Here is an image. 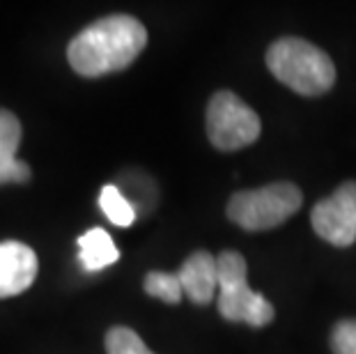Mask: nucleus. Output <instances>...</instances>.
<instances>
[{
	"label": "nucleus",
	"mask_w": 356,
	"mask_h": 354,
	"mask_svg": "<svg viewBox=\"0 0 356 354\" xmlns=\"http://www.w3.org/2000/svg\"><path fill=\"white\" fill-rule=\"evenodd\" d=\"M147 47V30L131 14H111L74 37L67 47L72 70L86 79L122 72Z\"/></svg>",
	"instance_id": "obj_1"
},
{
	"label": "nucleus",
	"mask_w": 356,
	"mask_h": 354,
	"mask_svg": "<svg viewBox=\"0 0 356 354\" xmlns=\"http://www.w3.org/2000/svg\"><path fill=\"white\" fill-rule=\"evenodd\" d=\"M267 67L294 92L320 97L336 83V67L322 49L299 37H283L267 51Z\"/></svg>",
	"instance_id": "obj_2"
},
{
	"label": "nucleus",
	"mask_w": 356,
	"mask_h": 354,
	"mask_svg": "<svg viewBox=\"0 0 356 354\" xmlns=\"http://www.w3.org/2000/svg\"><path fill=\"white\" fill-rule=\"evenodd\" d=\"M218 313L230 322L267 327L274 320V306L267 297L248 288V265L237 251L218 255Z\"/></svg>",
	"instance_id": "obj_3"
},
{
	"label": "nucleus",
	"mask_w": 356,
	"mask_h": 354,
	"mask_svg": "<svg viewBox=\"0 0 356 354\" xmlns=\"http://www.w3.org/2000/svg\"><path fill=\"white\" fill-rule=\"evenodd\" d=\"M304 195L292 182H274L262 189L239 191L228 202V218L244 230H271L299 212Z\"/></svg>",
	"instance_id": "obj_4"
},
{
	"label": "nucleus",
	"mask_w": 356,
	"mask_h": 354,
	"mask_svg": "<svg viewBox=\"0 0 356 354\" xmlns=\"http://www.w3.org/2000/svg\"><path fill=\"white\" fill-rule=\"evenodd\" d=\"M257 113L230 90H221L207 104V136L216 150L234 152L260 138Z\"/></svg>",
	"instance_id": "obj_5"
},
{
	"label": "nucleus",
	"mask_w": 356,
	"mask_h": 354,
	"mask_svg": "<svg viewBox=\"0 0 356 354\" xmlns=\"http://www.w3.org/2000/svg\"><path fill=\"white\" fill-rule=\"evenodd\" d=\"M317 237L333 246H352L356 242V182H345L329 198L320 200L310 212Z\"/></svg>",
	"instance_id": "obj_6"
},
{
	"label": "nucleus",
	"mask_w": 356,
	"mask_h": 354,
	"mask_svg": "<svg viewBox=\"0 0 356 354\" xmlns=\"http://www.w3.org/2000/svg\"><path fill=\"white\" fill-rule=\"evenodd\" d=\"M37 253L24 242H0V299L17 297L35 283Z\"/></svg>",
	"instance_id": "obj_7"
},
{
	"label": "nucleus",
	"mask_w": 356,
	"mask_h": 354,
	"mask_svg": "<svg viewBox=\"0 0 356 354\" xmlns=\"http://www.w3.org/2000/svg\"><path fill=\"white\" fill-rule=\"evenodd\" d=\"M177 276L184 295L193 304L204 306L214 299L218 290V260L209 251H195L184 260Z\"/></svg>",
	"instance_id": "obj_8"
},
{
	"label": "nucleus",
	"mask_w": 356,
	"mask_h": 354,
	"mask_svg": "<svg viewBox=\"0 0 356 354\" xmlns=\"http://www.w3.org/2000/svg\"><path fill=\"white\" fill-rule=\"evenodd\" d=\"M24 138L19 118L12 111L0 108V184H24L30 179V166L17 159V150Z\"/></svg>",
	"instance_id": "obj_9"
},
{
	"label": "nucleus",
	"mask_w": 356,
	"mask_h": 354,
	"mask_svg": "<svg viewBox=\"0 0 356 354\" xmlns=\"http://www.w3.org/2000/svg\"><path fill=\"white\" fill-rule=\"evenodd\" d=\"M79 260L86 272H102L120 260V248L104 228H90L79 237Z\"/></svg>",
	"instance_id": "obj_10"
},
{
	"label": "nucleus",
	"mask_w": 356,
	"mask_h": 354,
	"mask_svg": "<svg viewBox=\"0 0 356 354\" xmlns=\"http://www.w3.org/2000/svg\"><path fill=\"white\" fill-rule=\"evenodd\" d=\"M99 207L106 214V218L113 225H120V228H129L136 221V207L127 200V195L113 184H106L102 193H99Z\"/></svg>",
	"instance_id": "obj_11"
},
{
	"label": "nucleus",
	"mask_w": 356,
	"mask_h": 354,
	"mask_svg": "<svg viewBox=\"0 0 356 354\" xmlns=\"http://www.w3.org/2000/svg\"><path fill=\"white\" fill-rule=\"evenodd\" d=\"M143 288H145V292L149 297L161 299V301H165V304H179L181 295H184L177 272L175 274H170V272H149L145 276Z\"/></svg>",
	"instance_id": "obj_12"
},
{
	"label": "nucleus",
	"mask_w": 356,
	"mask_h": 354,
	"mask_svg": "<svg viewBox=\"0 0 356 354\" xmlns=\"http://www.w3.org/2000/svg\"><path fill=\"white\" fill-rule=\"evenodd\" d=\"M106 352L108 354H154L147 350L143 338L129 327H111L108 334L104 338Z\"/></svg>",
	"instance_id": "obj_13"
},
{
	"label": "nucleus",
	"mask_w": 356,
	"mask_h": 354,
	"mask_svg": "<svg viewBox=\"0 0 356 354\" xmlns=\"http://www.w3.org/2000/svg\"><path fill=\"white\" fill-rule=\"evenodd\" d=\"M333 354H356V320H340L331 331Z\"/></svg>",
	"instance_id": "obj_14"
}]
</instances>
